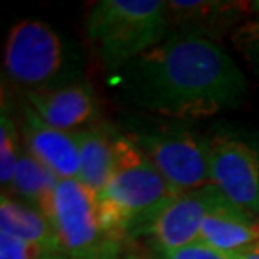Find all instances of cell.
Returning <instances> with one entry per match:
<instances>
[{
	"label": "cell",
	"instance_id": "obj_1",
	"mask_svg": "<svg viewBox=\"0 0 259 259\" xmlns=\"http://www.w3.org/2000/svg\"><path fill=\"white\" fill-rule=\"evenodd\" d=\"M121 103L168 120H205L246 101L247 79L219 42L170 34L111 76Z\"/></svg>",
	"mask_w": 259,
	"mask_h": 259
},
{
	"label": "cell",
	"instance_id": "obj_2",
	"mask_svg": "<svg viewBox=\"0 0 259 259\" xmlns=\"http://www.w3.org/2000/svg\"><path fill=\"white\" fill-rule=\"evenodd\" d=\"M177 194L147 155L123 132L113 130L111 175L95 197L103 227L128 242Z\"/></svg>",
	"mask_w": 259,
	"mask_h": 259
},
{
	"label": "cell",
	"instance_id": "obj_3",
	"mask_svg": "<svg viewBox=\"0 0 259 259\" xmlns=\"http://www.w3.org/2000/svg\"><path fill=\"white\" fill-rule=\"evenodd\" d=\"M86 34L110 76L170 35L165 2L100 0L86 15Z\"/></svg>",
	"mask_w": 259,
	"mask_h": 259
},
{
	"label": "cell",
	"instance_id": "obj_4",
	"mask_svg": "<svg viewBox=\"0 0 259 259\" xmlns=\"http://www.w3.org/2000/svg\"><path fill=\"white\" fill-rule=\"evenodd\" d=\"M4 74L20 93L48 91L79 79L81 63L53 25L37 19L10 27L4 48Z\"/></svg>",
	"mask_w": 259,
	"mask_h": 259
},
{
	"label": "cell",
	"instance_id": "obj_5",
	"mask_svg": "<svg viewBox=\"0 0 259 259\" xmlns=\"http://www.w3.org/2000/svg\"><path fill=\"white\" fill-rule=\"evenodd\" d=\"M130 128L123 133L147 155L177 192L195 190L210 184V140L194 130L170 123Z\"/></svg>",
	"mask_w": 259,
	"mask_h": 259
},
{
	"label": "cell",
	"instance_id": "obj_6",
	"mask_svg": "<svg viewBox=\"0 0 259 259\" xmlns=\"http://www.w3.org/2000/svg\"><path fill=\"white\" fill-rule=\"evenodd\" d=\"M48 219L67 259H121L125 242L98 217L95 195L77 180H59Z\"/></svg>",
	"mask_w": 259,
	"mask_h": 259
},
{
	"label": "cell",
	"instance_id": "obj_7",
	"mask_svg": "<svg viewBox=\"0 0 259 259\" xmlns=\"http://www.w3.org/2000/svg\"><path fill=\"white\" fill-rule=\"evenodd\" d=\"M222 197L219 189L212 184L205 187L180 192L160 209L147 226L135 237L150 241L158 254L172 252L199 242L202 222L205 215Z\"/></svg>",
	"mask_w": 259,
	"mask_h": 259
},
{
	"label": "cell",
	"instance_id": "obj_8",
	"mask_svg": "<svg viewBox=\"0 0 259 259\" xmlns=\"http://www.w3.org/2000/svg\"><path fill=\"white\" fill-rule=\"evenodd\" d=\"M209 170L227 200L259 217V153L251 145L226 135L210 138Z\"/></svg>",
	"mask_w": 259,
	"mask_h": 259
},
{
	"label": "cell",
	"instance_id": "obj_9",
	"mask_svg": "<svg viewBox=\"0 0 259 259\" xmlns=\"http://www.w3.org/2000/svg\"><path fill=\"white\" fill-rule=\"evenodd\" d=\"M20 95L25 105L44 123L66 132H81L95 126L100 118L98 98L86 81Z\"/></svg>",
	"mask_w": 259,
	"mask_h": 259
},
{
	"label": "cell",
	"instance_id": "obj_10",
	"mask_svg": "<svg viewBox=\"0 0 259 259\" xmlns=\"http://www.w3.org/2000/svg\"><path fill=\"white\" fill-rule=\"evenodd\" d=\"M165 12L170 34H195L215 40L232 32L251 12V2L234 0H168ZM217 42V40H215Z\"/></svg>",
	"mask_w": 259,
	"mask_h": 259
},
{
	"label": "cell",
	"instance_id": "obj_11",
	"mask_svg": "<svg viewBox=\"0 0 259 259\" xmlns=\"http://www.w3.org/2000/svg\"><path fill=\"white\" fill-rule=\"evenodd\" d=\"M19 128L25 150L35 160L59 180H77L81 165L77 132H66L48 125L25 103Z\"/></svg>",
	"mask_w": 259,
	"mask_h": 259
},
{
	"label": "cell",
	"instance_id": "obj_12",
	"mask_svg": "<svg viewBox=\"0 0 259 259\" xmlns=\"http://www.w3.org/2000/svg\"><path fill=\"white\" fill-rule=\"evenodd\" d=\"M199 242L226 254L239 256L259 242V217L222 195L202 222Z\"/></svg>",
	"mask_w": 259,
	"mask_h": 259
},
{
	"label": "cell",
	"instance_id": "obj_13",
	"mask_svg": "<svg viewBox=\"0 0 259 259\" xmlns=\"http://www.w3.org/2000/svg\"><path fill=\"white\" fill-rule=\"evenodd\" d=\"M0 231L51 252L64 254L48 217L5 192L0 197Z\"/></svg>",
	"mask_w": 259,
	"mask_h": 259
},
{
	"label": "cell",
	"instance_id": "obj_14",
	"mask_svg": "<svg viewBox=\"0 0 259 259\" xmlns=\"http://www.w3.org/2000/svg\"><path fill=\"white\" fill-rule=\"evenodd\" d=\"M113 130L95 125L77 132L79 138V175L77 182L98 197L106 187L113 167Z\"/></svg>",
	"mask_w": 259,
	"mask_h": 259
},
{
	"label": "cell",
	"instance_id": "obj_15",
	"mask_svg": "<svg viewBox=\"0 0 259 259\" xmlns=\"http://www.w3.org/2000/svg\"><path fill=\"white\" fill-rule=\"evenodd\" d=\"M58 184L59 179L49 168H46L39 160H35L25 150V147H22L12 182L7 189L9 195H15V199L42 212L48 217Z\"/></svg>",
	"mask_w": 259,
	"mask_h": 259
},
{
	"label": "cell",
	"instance_id": "obj_16",
	"mask_svg": "<svg viewBox=\"0 0 259 259\" xmlns=\"http://www.w3.org/2000/svg\"><path fill=\"white\" fill-rule=\"evenodd\" d=\"M22 147L19 125L15 123L12 113L5 110V105H2V116H0V182H2V187L9 189L12 182Z\"/></svg>",
	"mask_w": 259,
	"mask_h": 259
},
{
	"label": "cell",
	"instance_id": "obj_17",
	"mask_svg": "<svg viewBox=\"0 0 259 259\" xmlns=\"http://www.w3.org/2000/svg\"><path fill=\"white\" fill-rule=\"evenodd\" d=\"M236 53L259 77V17L244 20L231 35Z\"/></svg>",
	"mask_w": 259,
	"mask_h": 259
},
{
	"label": "cell",
	"instance_id": "obj_18",
	"mask_svg": "<svg viewBox=\"0 0 259 259\" xmlns=\"http://www.w3.org/2000/svg\"><path fill=\"white\" fill-rule=\"evenodd\" d=\"M0 259H67L64 254L51 252L29 244L19 237L0 231Z\"/></svg>",
	"mask_w": 259,
	"mask_h": 259
},
{
	"label": "cell",
	"instance_id": "obj_19",
	"mask_svg": "<svg viewBox=\"0 0 259 259\" xmlns=\"http://www.w3.org/2000/svg\"><path fill=\"white\" fill-rule=\"evenodd\" d=\"M160 259H237V256L226 254V252H221L214 247L202 244V242H194L182 249L160 254Z\"/></svg>",
	"mask_w": 259,
	"mask_h": 259
},
{
	"label": "cell",
	"instance_id": "obj_20",
	"mask_svg": "<svg viewBox=\"0 0 259 259\" xmlns=\"http://www.w3.org/2000/svg\"><path fill=\"white\" fill-rule=\"evenodd\" d=\"M237 259H259V242L256 246H252L251 249H247L237 256Z\"/></svg>",
	"mask_w": 259,
	"mask_h": 259
},
{
	"label": "cell",
	"instance_id": "obj_21",
	"mask_svg": "<svg viewBox=\"0 0 259 259\" xmlns=\"http://www.w3.org/2000/svg\"><path fill=\"white\" fill-rule=\"evenodd\" d=\"M251 12H254L257 17H259V0H254V2H251Z\"/></svg>",
	"mask_w": 259,
	"mask_h": 259
},
{
	"label": "cell",
	"instance_id": "obj_22",
	"mask_svg": "<svg viewBox=\"0 0 259 259\" xmlns=\"http://www.w3.org/2000/svg\"><path fill=\"white\" fill-rule=\"evenodd\" d=\"M121 259H150V257H145V256H140V254H123Z\"/></svg>",
	"mask_w": 259,
	"mask_h": 259
}]
</instances>
